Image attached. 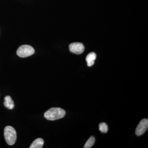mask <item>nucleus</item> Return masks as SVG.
<instances>
[{
  "instance_id": "obj_10",
  "label": "nucleus",
  "mask_w": 148,
  "mask_h": 148,
  "mask_svg": "<svg viewBox=\"0 0 148 148\" xmlns=\"http://www.w3.org/2000/svg\"><path fill=\"white\" fill-rule=\"evenodd\" d=\"M99 130L103 133H107L108 130V125L105 123H102L99 124Z\"/></svg>"
},
{
  "instance_id": "obj_9",
  "label": "nucleus",
  "mask_w": 148,
  "mask_h": 148,
  "mask_svg": "<svg viewBox=\"0 0 148 148\" xmlns=\"http://www.w3.org/2000/svg\"><path fill=\"white\" fill-rule=\"evenodd\" d=\"M95 138L94 136H91L87 142H86V144H85L84 147V148H90L92 147V146L94 145L95 142Z\"/></svg>"
},
{
  "instance_id": "obj_6",
  "label": "nucleus",
  "mask_w": 148,
  "mask_h": 148,
  "mask_svg": "<svg viewBox=\"0 0 148 148\" xmlns=\"http://www.w3.org/2000/svg\"><path fill=\"white\" fill-rule=\"evenodd\" d=\"M96 58V53L94 52H91L88 53L86 56V60L87 63V66L88 67H90L94 65V61Z\"/></svg>"
},
{
  "instance_id": "obj_5",
  "label": "nucleus",
  "mask_w": 148,
  "mask_h": 148,
  "mask_svg": "<svg viewBox=\"0 0 148 148\" xmlns=\"http://www.w3.org/2000/svg\"><path fill=\"white\" fill-rule=\"evenodd\" d=\"M69 49L72 53L80 54L84 51V46L82 43H73L69 45Z\"/></svg>"
},
{
  "instance_id": "obj_2",
  "label": "nucleus",
  "mask_w": 148,
  "mask_h": 148,
  "mask_svg": "<svg viewBox=\"0 0 148 148\" xmlns=\"http://www.w3.org/2000/svg\"><path fill=\"white\" fill-rule=\"evenodd\" d=\"M4 135L6 142L9 145L15 144L16 140V130L11 126H7L5 128Z\"/></svg>"
},
{
  "instance_id": "obj_1",
  "label": "nucleus",
  "mask_w": 148,
  "mask_h": 148,
  "mask_svg": "<svg viewBox=\"0 0 148 148\" xmlns=\"http://www.w3.org/2000/svg\"><path fill=\"white\" fill-rule=\"evenodd\" d=\"M66 112L61 108H51L44 114L45 117L48 120L54 121L64 118Z\"/></svg>"
},
{
  "instance_id": "obj_8",
  "label": "nucleus",
  "mask_w": 148,
  "mask_h": 148,
  "mask_svg": "<svg viewBox=\"0 0 148 148\" xmlns=\"http://www.w3.org/2000/svg\"><path fill=\"white\" fill-rule=\"evenodd\" d=\"M44 140L42 139L41 138H38L36 139L32 143L30 147V148H42L43 146Z\"/></svg>"
},
{
  "instance_id": "obj_4",
  "label": "nucleus",
  "mask_w": 148,
  "mask_h": 148,
  "mask_svg": "<svg viewBox=\"0 0 148 148\" xmlns=\"http://www.w3.org/2000/svg\"><path fill=\"white\" fill-rule=\"evenodd\" d=\"M148 128V119H143L141 121L140 123L138 125L135 130V134L138 136L143 135L146 132Z\"/></svg>"
},
{
  "instance_id": "obj_7",
  "label": "nucleus",
  "mask_w": 148,
  "mask_h": 148,
  "mask_svg": "<svg viewBox=\"0 0 148 148\" xmlns=\"http://www.w3.org/2000/svg\"><path fill=\"white\" fill-rule=\"evenodd\" d=\"M4 105L5 108L9 110H12L14 108V103L10 96L8 95L5 97Z\"/></svg>"
},
{
  "instance_id": "obj_3",
  "label": "nucleus",
  "mask_w": 148,
  "mask_h": 148,
  "mask_svg": "<svg viewBox=\"0 0 148 148\" xmlns=\"http://www.w3.org/2000/svg\"><path fill=\"white\" fill-rule=\"evenodd\" d=\"M35 50L34 48L29 45H23L18 48L16 54L19 57L26 58L34 54Z\"/></svg>"
}]
</instances>
